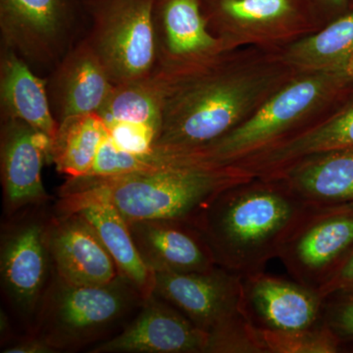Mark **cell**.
<instances>
[{
    "instance_id": "obj_28",
    "label": "cell",
    "mask_w": 353,
    "mask_h": 353,
    "mask_svg": "<svg viewBox=\"0 0 353 353\" xmlns=\"http://www.w3.org/2000/svg\"><path fill=\"white\" fill-rule=\"evenodd\" d=\"M325 297L324 322L343 343H353V292H339Z\"/></svg>"
},
{
    "instance_id": "obj_27",
    "label": "cell",
    "mask_w": 353,
    "mask_h": 353,
    "mask_svg": "<svg viewBox=\"0 0 353 353\" xmlns=\"http://www.w3.org/2000/svg\"><path fill=\"white\" fill-rule=\"evenodd\" d=\"M148 169H150V165L146 157L121 150L114 143L108 132L102 141L92 169L85 176H119Z\"/></svg>"
},
{
    "instance_id": "obj_21",
    "label": "cell",
    "mask_w": 353,
    "mask_h": 353,
    "mask_svg": "<svg viewBox=\"0 0 353 353\" xmlns=\"http://www.w3.org/2000/svg\"><path fill=\"white\" fill-rule=\"evenodd\" d=\"M267 178L280 179L313 208L353 205V150L312 155Z\"/></svg>"
},
{
    "instance_id": "obj_31",
    "label": "cell",
    "mask_w": 353,
    "mask_h": 353,
    "mask_svg": "<svg viewBox=\"0 0 353 353\" xmlns=\"http://www.w3.org/2000/svg\"><path fill=\"white\" fill-rule=\"evenodd\" d=\"M323 24L326 25L350 10L352 0H311Z\"/></svg>"
},
{
    "instance_id": "obj_12",
    "label": "cell",
    "mask_w": 353,
    "mask_h": 353,
    "mask_svg": "<svg viewBox=\"0 0 353 353\" xmlns=\"http://www.w3.org/2000/svg\"><path fill=\"white\" fill-rule=\"evenodd\" d=\"M241 278L246 316L260 341L324 326L325 297L319 290L264 271Z\"/></svg>"
},
{
    "instance_id": "obj_19",
    "label": "cell",
    "mask_w": 353,
    "mask_h": 353,
    "mask_svg": "<svg viewBox=\"0 0 353 353\" xmlns=\"http://www.w3.org/2000/svg\"><path fill=\"white\" fill-rule=\"evenodd\" d=\"M57 124L72 116L99 113L115 85L85 38L46 77Z\"/></svg>"
},
{
    "instance_id": "obj_32",
    "label": "cell",
    "mask_w": 353,
    "mask_h": 353,
    "mask_svg": "<svg viewBox=\"0 0 353 353\" xmlns=\"http://www.w3.org/2000/svg\"><path fill=\"white\" fill-rule=\"evenodd\" d=\"M352 7H353V0H352ZM352 7H350V8H352Z\"/></svg>"
},
{
    "instance_id": "obj_16",
    "label": "cell",
    "mask_w": 353,
    "mask_h": 353,
    "mask_svg": "<svg viewBox=\"0 0 353 353\" xmlns=\"http://www.w3.org/2000/svg\"><path fill=\"white\" fill-rule=\"evenodd\" d=\"M345 150H353V88L303 131L231 166L267 178L304 158Z\"/></svg>"
},
{
    "instance_id": "obj_4",
    "label": "cell",
    "mask_w": 353,
    "mask_h": 353,
    "mask_svg": "<svg viewBox=\"0 0 353 353\" xmlns=\"http://www.w3.org/2000/svg\"><path fill=\"white\" fill-rule=\"evenodd\" d=\"M352 88V70L299 71L233 131L196 150L167 155L178 163L231 166L303 131Z\"/></svg>"
},
{
    "instance_id": "obj_14",
    "label": "cell",
    "mask_w": 353,
    "mask_h": 353,
    "mask_svg": "<svg viewBox=\"0 0 353 353\" xmlns=\"http://www.w3.org/2000/svg\"><path fill=\"white\" fill-rule=\"evenodd\" d=\"M157 69L174 73L228 51L209 29L201 0H157L154 7Z\"/></svg>"
},
{
    "instance_id": "obj_22",
    "label": "cell",
    "mask_w": 353,
    "mask_h": 353,
    "mask_svg": "<svg viewBox=\"0 0 353 353\" xmlns=\"http://www.w3.org/2000/svg\"><path fill=\"white\" fill-rule=\"evenodd\" d=\"M0 110L1 119L24 121L51 141L57 134L58 124L51 112L46 79L3 46H0Z\"/></svg>"
},
{
    "instance_id": "obj_8",
    "label": "cell",
    "mask_w": 353,
    "mask_h": 353,
    "mask_svg": "<svg viewBox=\"0 0 353 353\" xmlns=\"http://www.w3.org/2000/svg\"><path fill=\"white\" fill-rule=\"evenodd\" d=\"M88 25L87 0H0L1 46L46 78Z\"/></svg>"
},
{
    "instance_id": "obj_30",
    "label": "cell",
    "mask_w": 353,
    "mask_h": 353,
    "mask_svg": "<svg viewBox=\"0 0 353 353\" xmlns=\"http://www.w3.org/2000/svg\"><path fill=\"white\" fill-rule=\"evenodd\" d=\"M4 353H54L55 350L36 334L29 333L18 340L10 341L3 347Z\"/></svg>"
},
{
    "instance_id": "obj_5",
    "label": "cell",
    "mask_w": 353,
    "mask_h": 353,
    "mask_svg": "<svg viewBox=\"0 0 353 353\" xmlns=\"http://www.w3.org/2000/svg\"><path fill=\"white\" fill-rule=\"evenodd\" d=\"M145 301L120 275L105 285H78L65 282L53 272L29 333L55 352H77L110 339Z\"/></svg>"
},
{
    "instance_id": "obj_9",
    "label": "cell",
    "mask_w": 353,
    "mask_h": 353,
    "mask_svg": "<svg viewBox=\"0 0 353 353\" xmlns=\"http://www.w3.org/2000/svg\"><path fill=\"white\" fill-rule=\"evenodd\" d=\"M211 32L228 50H280L321 29L310 0H201Z\"/></svg>"
},
{
    "instance_id": "obj_25",
    "label": "cell",
    "mask_w": 353,
    "mask_h": 353,
    "mask_svg": "<svg viewBox=\"0 0 353 353\" xmlns=\"http://www.w3.org/2000/svg\"><path fill=\"white\" fill-rule=\"evenodd\" d=\"M108 134V127L97 113L67 118L58 124L51 143V162L67 178L85 176Z\"/></svg>"
},
{
    "instance_id": "obj_1",
    "label": "cell",
    "mask_w": 353,
    "mask_h": 353,
    "mask_svg": "<svg viewBox=\"0 0 353 353\" xmlns=\"http://www.w3.org/2000/svg\"><path fill=\"white\" fill-rule=\"evenodd\" d=\"M297 73L280 51L259 48H236L182 71L155 73L163 103L152 153L187 152L222 138Z\"/></svg>"
},
{
    "instance_id": "obj_15",
    "label": "cell",
    "mask_w": 353,
    "mask_h": 353,
    "mask_svg": "<svg viewBox=\"0 0 353 353\" xmlns=\"http://www.w3.org/2000/svg\"><path fill=\"white\" fill-rule=\"evenodd\" d=\"M208 334L175 306L152 294L119 334L92 353H205Z\"/></svg>"
},
{
    "instance_id": "obj_2",
    "label": "cell",
    "mask_w": 353,
    "mask_h": 353,
    "mask_svg": "<svg viewBox=\"0 0 353 353\" xmlns=\"http://www.w3.org/2000/svg\"><path fill=\"white\" fill-rule=\"evenodd\" d=\"M312 208L280 179L252 176L219 192L192 225L216 264L243 277L277 259Z\"/></svg>"
},
{
    "instance_id": "obj_7",
    "label": "cell",
    "mask_w": 353,
    "mask_h": 353,
    "mask_svg": "<svg viewBox=\"0 0 353 353\" xmlns=\"http://www.w3.org/2000/svg\"><path fill=\"white\" fill-rule=\"evenodd\" d=\"M157 0H87L85 37L115 85L145 80L157 69Z\"/></svg>"
},
{
    "instance_id": "obj_3",
    "label": "cell",
    "mask_w": 353,
    "mask_h": 353,
    "mask_svg": "<svg viewBox=\"0 0 353 353\" xmlns=\"http://www.w3.org/2000/svg\"><path fill=\"white\" fill-rule=\"evenodd\" d=\"M252 176L233 166L165 164L125 175L68 178L59 196L104 199L127 222L164 219L192 224L219 192Z\"/></svg>"
},
{
    "instance_id": "obj_24",
    "label": "cell",
    "mask_w": 353,
    "mask_h": 353,
    "mask_svg": "<svg viewBox=\"0 0 353 353\" xmlns=\"http://www.w3.org/2000/svg\"><path fill=\"white\" fill-rule=\"evenodd\" d=\"M162 103L161 81L154 74L139 82L115 85L97 114L108 128L139 130L150 132L157 139L161 128Z\"/></svg>"
},
{
    "instance_id": "obj_6",
    "label": "cell",
    "mask_w": 353,
    "mask_h": 353,
    "mask_svg": "<svg viewBox=\"0 0 353 353\" xmlns=\"http://www.w3.org/2000/svg\"><path fill=\"white\" fill-rule=\"evenodd\" d=\"M208 334L205 353H265L243 304V278L220 266L204 273H154L153 294Z\"/></svg>"
},
{
    "instance_id": "obj_20",
    "label": "cell",
    "mask_w": 353,
    "mask_h": 353,
    "mask_svg": "<svg viewBox=\"0 0 353 353\" xmlns=\"http://www.w3.org/2000/svg\"><path fill=\"white\" fill-rule=\"evenodd\" d=\"M60 199L58 213L76 212L82 216L105 246L119 275L131 283L143 299L152 296L154 273L141 259L127 221L117 208L104 199Z\"/></svg>"
},
{
    "instance_id": "obj_17",
    "label": "cell",
    "mask_w": 353,
    "mask_h": 353,
    "mask_svg": "<svg viewBox=\"0 0 353 353\" xmlns=\"http://www.w3.org/2000/svg\"><path fill=\"white\" fill-rule=\"evenodd\" d=\"M48 245L53 272L69 284L105 285L119 276L105 246L78 213L48 219Z\"/></svg>"
},
{
    "instance_id": "obj_23",
    "label": "cell",
    "mask_w": 353,
    "mask_h": 353,
    "mask_svg": "<svg viewBox=\"0 0 353 353\" xmlns=\"http://www.w3.org/2000/svg\"><path fill=\"white\" fill-rule=\"evenodd\" d=\"M279 51L283 59L299 71L336 68L353 71V7L314 34Z\"/></svg>"
},
{
    "instance_id": "obj_10",
    "label": "cell",
    "mask_w": 353,
    "mask_h": 353,
    "mask_svg": "<svg viewBox=\"0 0 353 353\" xmlns=\"http://www.w3.org/2000/svg\"><path fill=\"white\" fill-rule=\"evenodd\" d=\"M48 223L28 217L2 231L0 277L4 299L31 331L53 276Z\"/></svg>"
},
{
    "instance_id": "obj_18",
    "label": "cell",
    "mask_w": 353,
    "mask_h": 353,
    "mask_svg": "<svg viewBox=\"0 0 353 353\" xmlns=\"http://www.w3.org/2000/svg\"><path fill=\"white\" fill-rule=\"evenodd\" d=\"M127 223L141 259L153 273H204L218 266L205 239L189 222L146 219Z\"/></svg>"
},
{
    "instance_id": "obj_13",
    "label": "cell",
    "mask_w": 353,
    "mask_h": 353,
    "mask_svg": "<svg viewBox=\"0 0 353 353\" xmlns=\"http://www.w3.org/2000/svg\"><path fill=\"white\" fill-rule=\"evenodd\" d=\"M51 139L24 121L3 118L0 127V167L4 210L13 216L48 199L41 170L50 162Z\"/></svg>"
},
{
    "instance_id": "obj_29",
    "label": "cell",
    "mask_w": 353,
    "mask_h": 353,
    "mask_svg": "<svg viewBox=\"0 0 353 353\" xmlns=\"http://www.w3.org/2000/svg\"><path fill=\"white\" fill-rule=\"evenodd\" d=\"M339 292H353V248L328 283L320 290L323 296Z\"/></svg>"
},
{
    "instance_id": "obj_26",
    "label": "cell",
    "mask_w": 353,
    "mask_h": 353,
    "mask_svg": "<svg viewBox=\"0 0 353 353\" xmlns=\"http://www.w3.org/2000/svg\"><path fill=\"white\" fill-rule=\"evenodd\" d=\"M265 353H336L341 350L340 341L326 326L307 333L262 339Z\"/></svg>"
},
{
    "instance_id": "obj_11",
    "label": "cell",
    "mask_w": 353,
    "mask_h": 353,
    "mask_svg": "<svg viewBox=\"0 0 353 353\" xmlns=\"http://www.w3.org/2000/svg\"><path fill=\"white\" fill-rule=\"evenodd\" d=\"M353 248V205L312 208L278 259L292 279L319 290Z\"/></svg>"
}]
</instances>
